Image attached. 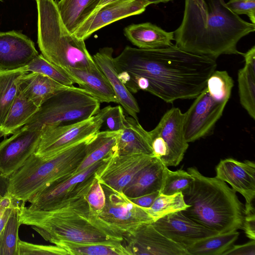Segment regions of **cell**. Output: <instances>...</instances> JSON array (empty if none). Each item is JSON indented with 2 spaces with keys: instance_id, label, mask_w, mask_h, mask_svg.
<instances>
[{
  "instance_id": "cell-1",
  "label": "cell",
  "mask_w": 255,
  "mask_h": 255,
  "mask_svg": "<svg viewBox=\"0 0 255 255\" xmlns=\"http://www.w3.org/2000/svg\"><path fill=\"white\" fill-rule=\"evenodd\" d=\"M114 63L131 93L142 90L168 103L195 98L217 67L215 59L175 45L156 49L126 46Z\"/></svg>"
},
{
  "instance_id": "cell-2",
  "label": "cell",
  "mask_w": 255,
  "mask_h": 255,
  "mask_svg": "<svg viewBox=\"0 0 255 255\" xmlns=\"http://www.w3.org/2000/svg\"><path fill=\"white\" fill-rule=\"evenodd\" d=\"M255 31V24L234 13L224 0H185L183 17L174 32L175 45L216 59L240 54L237 44Z\"/></svg>"
},
{
  "instance_id": "cell-3",
  "label": "cell",
  "mask_w": 255,
  "mask_h": 255,
  "mask_svg": "<svg viewBox=\"0 0 255 255\" xmlns=\"http://www.w3.org/2000/svg\"><path fill=\"white\" fill-rule=\"evenodd\" d=\"M86 197L50 211L32 210L20 203V224L31 226L45 241L54 245L59 241L123 242L121 236L100 221Z\"/></svg>"
},
{
  "instance_id": "cell-4",
  "label": "cell",
  "mask_w": 255,
  "mask_h": 255,
  "mask_svg": "<svg viewBox=\"0 0 255 255\" xmlns=\"http://www.w3.org/2000/svg\"><path fill=\"white\" fill-rule=\"evenodd\" d=\"M187 172L194 180L182 193L189 205L182 213L218 234L242 229L245 206L236 192L216 177L203 175L196 167L188 168Z\"/></svg>"
},
{
  "instance_id": "cell-5",
  "label": "cell",
  "mask_w": 255,
  "mask_h": 255,
  "mask_svg": "<svg viewBox=\"0 0 255 255\" xmlns=\"http://www.w3.org/2000/svg\"><path fill=\"white\" fill-rule=\"evenodd\" d=\"M90 138L49 157H42L33 153L9 177L8 195L25 204L51 184L74 175L86 156Z\"/></svg>"
},
{
  "instance_id": "cell-6",
  "label": "cell",
  "mask_w": 255,
  "mask_h": 255,
  "mask_svg": "<svg viewBox=\"0 0 255 255\" xmlns=\"http://www.w3.org/2000/svg\"><path fill=\"white\" fill-rule=\"evenodd\" d=\"M37 9V43L41 54L61 68L93 70L98 67L84 40L64 25L55 0H35Z\"/></svg>"
},
{
  "instance_id": "cell-7",
  "label": "cell",
  "mask_w": 255,
  "mask_h": 255,
  "mask_svg": "<svg viewBox=\"0 0 255 255\" xmlns=\"http://www.w3.org/2000/svg\"><path fill=\"white\" fill-rule=\"evenodd\" d=\"M100 110V102L86 91L73 86L46 100L26 124L40 128L55 127L88 119Z\"/></svg>"
},
{
  "instance_id": "cell-8",
  "label": "cell",
  "mask_w": 255,
  "mask_h": 255,
  "mask_svg": "<svg viewBox=\"0 0 255 255\" xmlns=\"http://www.w3.org/2000/svg\"><path fill=\"white\" fill-rule=\"evenodd\" d=\"M111 158L99 161L66 180L51 184L28 200L30 203L28 208L50 211L86 197L97 179L96 173L102 169Z\"/></svg>"
},
{
  "instance_id": "cell-9",
  "label": "cell",
  "mask_w": 255,
  "mask_h": 255,
  "mask_svg": "<svg viewBox=\"0 0 255 255\" xmlns=\"http://www.w3.org/2000/svg\"><path fill=\"white\" fill-rule=\"evenodd\" d=\"M110 107L83 121L43 128L34 153L42 157H49L92 137L100 131Z\"/></svg>"
},
{
  "instance_id": "cell-10",
  "label": "cell",
  "mask_w": 255,
  "mask_h": 255,
  "mask_svg": "<svg viewBox=\"0 0 255 255\" xmlns=\"http://www.w3.org/2000/svg\"><path fill=\"white\" fill-rule=\"evenodd\" d=\"M102 187L105 204L97 216L103 223L123 239L142 224L153 221L144 208L134 204L123 192Z\"/></svg>"
},
{
  "instance_id": "cell-11",
  "label": "cell",
  "mask_w": 255,
  "mask_h": 255,
  "mask_svg": "<svg viewBox=\"0 0 255 255\" xmlns=\"http://www.w3.org/2000/svg\"><path fill=\"white\" fill-rule=\"evenodd\" d=\"M227 103L213 97L206 87L184 113L186 141L193 142L207 135L222 116Z\"/></svg>"
},
{
  "instance_id": "cell-12",
  "label": "cell",
  "mask_w": 255,
  "mask_h": 255,
  "mask_svg": "<svg viewBox=\"0 0 255 255\" xmlns=\"http://www.w3.org/2000/svg\"><path fill=\"white\" fill-rule=\"evenodd\" d=\"M42 130L26 124L0 142V174L9 177L34 153Z\"/></svg>"
},
{
  "instance_id": "cell-13",
  "label": "cell",
  "mask_w": 255,
  "mask_h": 255,
  "mask_svg": "<svg viewBox=\"0 0 255 255\" xmlns=\"http://www.w3.org/2000/svg\"><path fill=\"white\" fill-rule=\"evenodd\" d=\"M184 113L173 107L161 118L157 125L148 131L150 137L161 140L168 150V154L161 159L166 166H176L182 160L189 144L183 130Z\"/></svg>"
},
{
  "instance_id": "cell-14",
  "label": "cell",
  "mask_w": 255,
  "mask_h": 255,
  "mask_svg": "<svg viewBox=\"0 0 255 255\" xmlns=\"http://www.w3.org/2000/svg\"><path fill=\"white\" fill-rule=\"evenodd\" d=\"M123 242L129 255H189L185 249L162 235L151 222L139 226Z\"/></svg>"
},
{
  "instance_id": "cell-15",
  "label": "cell",
  "mask_w": 255,
  "mask_h": 255,
  "mask_svg": "<svg viewBox=\"0 0 255 255\" xmlns=\"http://www.w3.org/2000/svg\"><path fill=\"white\" fill-rule=\"evenodd\" d=\"M155 157L143 154H118L96 173V177L102 185L123 192L134 176Z\"/></svg>"
},
{
  "instance_id": "cell-16",
  "label": "cell",
  "mask_w": 255,
  "mask_h": 255,
  "mask_svg": "<svg viewBox=\"0 0 255 255\" xmlns=\"http://www.w3.org/2000/svg\"><path fill=\"white\" fill-rule=\"evenodd\" d=\"M149 4L143 0H118L93 13L73 33L85 40L100 29L127 17L143 12Z\"/></svg>"
},
{
  "instance_id": "cell-17",
  "label": "cell",
  "mask_w": 255,
  "mask_h": 255,
  "mask_svg": "<svg viewBox=\"0 0 255 255\" xmlns=\"http://www.w3.org/2000/svg\"><path fill=\"white\" fill-rule=\"evenodd\" d=\"M216 177L229 183L245 199V212L255 210V163L229 158L220 160L216 167Z\"/></svg>"
},
{
  "instance_id": "cell-18",
  "label": "cell",
  "mask_w": 255,
  "mask_h": 255,
  "mask_svg": "<svg viewBox=\"0 0 255 255\" xmlns=\"http://www.w3.org/2000/svg\"><path fill=\"white\" fill-rule=\"evenodd\" d=\"M162 235L186 248L204 238L218 234L178 211L151 222Z\"/></svg>"
},
{
  "instance_id": "cell-19",
  "label": "cell",
  "mask_w": 255,
  "mask_h": 255,
  "mask_svg": "<svg viewBox=\"0 0 255 255\" xmlns=\"http://www.w3.org/2000/svg\"><path fill=\"white\" fill-rule=\"evenodd\" d=\"M38 54L33 41L21 32H0V71L24 68Z\"/></svg>"
},
{
  "instance_id": "cell-20",
  "label": "cell",
  "mask_w": 255,
  "mask_h": 255,
  "mask_svg": "<svg viewBox=\"0 0 255 255\" xmlns=\"http://www.w3.org/2000/svg\"><path fill=\"white\" fill-rule=\"evenodd\" d=\"M114 50L112 47L100 49L93 57L96 64L109 81L118 102L133 118L138 120L140 110L133 96L118 76L114 63Z\"/></svg>"
},
{
  "instance_id": "cell-21",
  "label": "cell",
  "mask_w": 255,
  "mask_h": 255,
  "mask_svg": "<svg viewBox=\"0 0 255 255\" xmlns=\"http://www.w3.org/2000/svg\"><path fill=\"white\" fill-rule=\"evenodd\" d=\"M98 66V65H97ZM74 83L86 91L100 103H117L115 92L107 77L98 66L93 70L62 68Z\"/></svg>"
},
{
  "instance_id": "cell-22",
  "label": "cell",
  "mask_w": 255,
  "mask_h": 255,
  "mask_svg": "<svg viewBox=\"0 0 255 255\" xmlns=\"http://www.w3.org/2000/svg\"><path fill=\"white\" fill-rule=\"evenodd\" d=\"M124 34L138 48L156 49L173 45V32L166 31L150 22L129 25L125 28Z\"/></svg>"
},
{
  "instance_id": "cell-23",
  "label": "cell",
  "mask_w": 255,
  "mask_h": 255,
  "mask_svg": "<svg viewBox=\"0 0 255 255\" xmlns=\"http://www.w3.org/2000/svg\"><path fill=\"white\" fill-rule=\"evenodd\" d=\"M153 155L148 131L132 117H126L125 126L119 131L118 154Z\"/></svg>"
},
{
  "instance_id": "cell-24",
  "label": "cell",
  "mask_w": 255,
  "mask_h": 255,
  "mask_svg": "<svg viewBox=\"0 0 255 255\" xmlns=\"http://www.w3.org/2000/svg\"><path fill=\"white\" fill-rule=\"evenodd\" d=\"M165 166L156 157L141 169L124 189L128 198H135L156 191H160Z\"/></svg>"
},
{
  "instance_id": "cell-25",
  "label": "cell",
  "mask_w": 255,
  "mask_h": 255,
  "mask_svg": "<svg viewBox=\"0 0 255 255\" xmlns=\"http://www.w3.org/2000/svg\"><path fill=\"white\" fill-rule=\"evenodd\" d=\"M69 87L44 75L29 72L21 78L19 90L27 99L40 107L55 94Z\"/></svg>"
},
{
  "instance_id": "cell-26",
  "label": "cell",
  "mask_w": 255,
  "mask_h": 255,
  "mask_svg": "<svg viewBox=\"0 0 255 255\" xmlns=\"http://www.w3.org/2000/svg\"><path fill=\"white\" fill-rule=\"evenodd\" d=\"M119 132L104 130L98 132L91 137L87 147L86 156L76 171L80 172L95 163L118 155Z\"/></svg>"
},
{
  "instance_id": "cell-27",
  "label": "cell",
  "mask_w": 255,
  "mask_h": 255,
  "mask_svg": "<svg viewBox=\"0 0 255 255\" xmlns=\"http://www.w3.org/2000/svg\"><path fill=\"white\" fill-rule=\"evenodd\" d=\"M39 107L27 99L19 90L6 118L0 127V137L13 134L25 125Z\"/></svg>"
},
{
  "instance_id": "cell-28",
  "label": "cell",
  "mask_w": 255,
  "mask_h": 255,
  "mask_svg": "<svg viewBox=\"0 0 255 255\" xmlns=\"http://www.w3.org/2000/svg\"><path fill=\"white\" fill-rule=\"evenodd\" d=\"M101 0H60L57 5L61 19L73 34L94 12Z\"/></svg>"
},
{
  "instance_id": "cell-29",
  "label": "cell",
  "mask_w": 255,
  "mask_h": 255,
  "mask_svg": "<svg viewBox=\"0 0 255 255\" xmlns=\"http://www.w3.org/2000/svg\"><path fill=\"white\" fill-rule=\"evenodd\" d=\"M54 245L64 249L69 255H129L122 242L78 243L59 241Z\"/></svg>"
},
{
  "instance_id": "cell-30",
  "label": "cell",
  "mask_w": 255,
  "mask_h": 255,
  "mask_svg": "<svg viewBox=\"0 0 255 255\" xmlns=\"http://www.w3.org/2000/svg\"><path fill=\"white\" fill-rule=\"evenodd\" d=\"M240 233L217 234L200 240L186 248L189 255H223L237 240Z\"/></svg>"
},
{
  "instance_id": "cell-31",
  "label": "cell",
  "mask_w": 255,
  "mask_h": 255,
  "mask_svg": "<svg viewBox=\"0 0 255 255\" xmlns=\"http://www.w3.org/2000/svg\"><path fill=\"white\" fill-rule=\"evenodd\" d=\"M28 72L26 67L11 71H0V127L17 94L21 78Z\"/></svg>"
},
{
  "instance_id": "cell-32",
  "label": "cell",
  "mask_w": 255,
  "mask_h": 255,
  "mask_svg": "<svg viewBox=\"0 0 255 255\" xmlns=\"http://www.w3.org/2000/svg\"><path fill=\"white\" fill-rule=\"evenodd\" d=\"M17 202L13 207L0 237V255H17L20 224L19 206Z\"/></svg>"
},
{
  "instance_id": "cell-33",
  "label": "cell",
  "mask_w": 255,
  "mask_h": 255,
  "mask_svg": "<svg viewBox=\"0 0 255 255\" xmlns=\"http://www.w3.org/2000/svg\"><path fill=\"white\" fill-rule=\"evenodd\" d=\"M240 102L250 116L255 119V70L245 65L238 71Z\"/></svg>"
},
{
  "instance_id": "cell-34",
  "label": "cell",
  "mask_w": 255,
  "mask_h": 255,
  "mask_svg": "<svg viewBox=\"0 0 255 255\" xmlns=\"http://www.w3.org/2000/svg\"><path fill=\"white\" fill-rule=\"evenodd\" d=\"M188 207L182 193L178 192L172 195L160 193L149 208H144L155 221L169 214L185 210Z\"/></svg>"
},
{
  "instance_id": "cell-35",
  "label": "cell",
  "mask_w": 255,
  "mask_h": 255,
  "mask_svg": "<svg viewBox=\"0 0 255 255\" xmlns=\"http://www.w3.org/2000/svg\"><path fill=\"white\" fill-rule=\"evenodd\" d=\"M28 72L39 73L67 86L74 84L61 68L50 62L42 54H38L26 66Z\"/></svg>"
},
{
  "instance_id": "cell-36",
  "label": "cell",
  "mask_w": 255,
  "mask_h": 255,
  "mask_svg": "<svg viewBox=\"0 0 255 255\" xmlns=\"http://www.w3.org/2000/svg\"><path fill=\"white\" fill-rule=\"evenodd\" d=\"M194 180L193 177L187 171L182 169L171 171L166 166L160 193L172 195L183 193L192 185Z\"/></svg>"
},
{
  "instance_id": "cell-37",
  "label": "cell",
  "mask_w": 255,
  "mask_h": 255,
  "mask_svg": "<svg viewBox=\"0 0 255 255\" xmlns=\"http://www.w3.org/2000/svg\"><path fill=\"white\" fill-rule=\"evenodd\" d=\"M233 86L234 81L226 71L215 70L208 78L206 88L213 97L228 102Z\"/></svg>"
},
{
  "instance_id": "cell-38",
  "label": "cell",
  "mask_w": 255,
  "mask_h": 255,
  "mask_svg": "<svg viewBox=\"0 0 255 255\" xmlns=\"http://www.w3.org/2000/svg\"><path fill=\"white\" fill-rule=\"evenodd\" d=\"M17 255H69L63 248L54 245H43L18 240Z\"/></svg>"
},
{
  "instance_id": "cell-39",
  "label": "cell",
  "mask_w": 255,
  "mask_h": 255,
  "mask_svg": "<svg viewBox=\"0 0 255 255\" xmlns=\"http://www.w3.org/2000/svg\"><path fill=\"white\" fill-rule=\"evenodd\" d=\"M126 117L121 106L112 107L107 112L104 121L107 130L114 132L121 131L125 126Z\"/></svg>"
},
{
  "instance_id": "cell-40",
  "label": "cell",
  "mask_w": 255,
  "mask_h": 255,
  "mask_svg": "<svg viewBox=\"0 0 255 255\" xmlns=\"http://www.w3.org/2000/svg\"><path fill=\"white\" fill-rule=\"evenodd\" d=\"M91 208L99 213L104 208L106 197L102 185L97 179L92 186L86 197Z\"/></svg>"
},
{
  "instance_id": "cell-41",
  "label": "cell",
  "mask_w": 255,
  "mask_h": 255,
  "mask_svg": "<svg viewBox=\"0 0 255 255\" xmlns=\"http://www.w3.org/2000/svg\"><path fill=\"white\" fill-rule=\"evenodd\" d=\"M227 6L237 15L246 14L255 24V0H230Z\"/></svg>"
},
{
  "instance_id": "cell-42",
  "label": "cell",
  "mask_w": 255,
  "mask_h": 255,
  "mask_svg": "<svg viewBox=\"0 0 255 255\" xmlns=\"http://www.w3.org/2000/svg\"><path fill=\"white\" fill-rule=\"evenodd\" d=\"M17 202L8 195L0 198V237L11 211Z\"/></svg>"
},
{
  "instance_id": "cell-43",
  "label": "cell",
  "mask_w": 255,
  "mask_h": 255,
  "mask_svg": "<svg viewBox=\"0 0 255 255\" xmlns=\"http://www.w3.org/2000/svg\"><path fill=\"white\" fill-rule=\"evenodd\" d=\"M223 255H255V240L242 245H233Z\"/></svg>"
},
{
  "instance_id": "cell-44",
  "label": "cell",
  "mask_w": 255,
  "mask_h": 255,
  "mask_svg": "<svg viewBox=\"0 0 255 255\" xmlns=\"http://www.w3.org/2000/svg\"><path fill=\"white\" fill-rule=\"evenodd\" d=\"M242 229L248 238L255 240V212L245 214Z\"/></svg>"
},
{
  "instance_id": "cell-45",
  "label": "cell",
  "mask_w": 255,
  "mask_h": 255,
  "mask_svg": "<svg viewBox=\"0 0 255 255\" xmlns=\"http://www.w3.org/2000/svg\"><path fill=\"white\" fill-rule=\"evenodd\" d=\"M160 193L159 191L135 198H128L136 205L145 208H149L157 197Z\"/></svg>"
},
{
  "instance_id": "cell-46",
  "label": "cell",
  "mask_w": 255,
  "mask_h": 255,
  "mask_svg": "<svg viewBox=\"0 0 255 255\" xmlns=\"http://www.w3.org/2000/svg\"><path fill=\"white\" fill-rule=\"evenodd\" d=\"M245 60V65L255 70V46H253L246 53H242Z\"/></svg>"
},
{
  "instance_id": "cell-47",
  "label": "cell",
  "mask_w": 255,
  "mask_h": 255,
  "mask_svg": "<svg viewBox=\"0 0 255 255\" xmlns=\"http://www.w3.org/2000/svg\"><path fill=\"white\" fill-rule=\"evenodd\" d=\"M9 178L0 174V198L8 195Z\"/></svg>"
},
{
  "instance_id": "cell-48",
  "label": "cell",
  "mask_w": 255,
  "mask_h": 255,
  "mask_svg": "<svg viewBox=\"0 0 255 255\" xmlns=\"http://www.w3.org/2000/svg\"><path fill=\"white\" fill-rule=\"evenodd\" d=\"M116 0H101L97 7L95 10L94 12L96 11L97 9L101 8V7H102L103 6L105 5V4Z\"/></svg>"
},
{
  "instance_id": "cell-49",
  "label": "cell",
  "mask_w": 255,
  "mask_h": 255,
  "mask_svg": "<svg viewBox=\"0 0 255 255\" xmlns=\"http://www.w3.org/2000/svg\"><path fill=\"white\" fill-rule=\"evenodd\" d=\"M144 0L146 2H147L149 4H156L160 2H163V3L167 2L172 0Z\"/></svg>"
},
{
  "instance_id": "cell-50",
  "label": "cell",
  "mask_w": 255,
  "mask_h": 255,
  "mask_svg": "<svg viewBox=\"0 0 255 255\" xmlns=\"http://www.w3.org/2000/svg\"><path fill=\"white\" fill-rule=\"evenodd\" d=\"M1 0H0V1H1Z\"/></svg>"
}]
</instances>
